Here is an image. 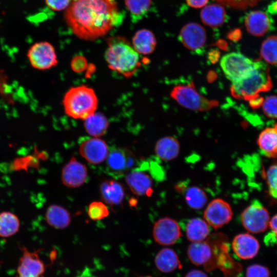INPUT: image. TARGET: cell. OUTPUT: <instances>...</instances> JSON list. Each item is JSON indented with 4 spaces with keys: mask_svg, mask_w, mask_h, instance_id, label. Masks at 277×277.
Returning a JSON list of instances; mask_svg holds the SVG:
<instances>
[{
    "mask_svg": "<svg viewBox=\"0 0 277 277\" xmlns=\"http://www.w3.org/2000/svg\"><path fill=\"white\" fill-rule=\"evenodd\" d=\"M232 248L235 254L244 260L254 258L258 253L260 244L252 235L245 233L236 235L232 242Z\"/></svg>",
    "mask_w": 277,
    "mask_h": 277,
    "instance_id": "obj_17",
    "label": "cell"
},
{
    "mask_svg": "<svg viewBox=\"0 0 277 277\" xmlns=\"http://www.w3.org/2000/svg\"><path fill=\"white\" fill-rule=\"evenodd\" d=\"M268 11L272 14H277V1L272 2L268 6Z\"/></svg>",
    "mask_w": 277,
    "mask_h": 277,
    "instance_id": "obj_46",
    "label": "cell"
},
{
    "mask_svg": "<svg viewBox=\"0 0 277 277\" xmlns=\"http://www.w3.org/2000/svg\"><path fill=\"white\" fill-rule=\"evenodd\" d=\"M155 264L159 270L169 273L182 268V265L176 252L172 249L165 248L161 249L155 258Z\"/></svg>",
    "mask_w": 277,
    "mask_h": 277,
    "instance_id": "obj_24",
    "label": "cell"
},
{
    "mask_svg": "<svg viewBox=\"0 0 277 277\" xmlns=\"http://www.w3.org/2000/svg\"><path fill=\"white\" fill-rule=\"evenodd\" d=\"M153 237L158 244L168 246L175 244L182 236L177 222L168 217L161 218L154 224Z\"/></svg>",
    "mask_w": 277,
    "mask_h": 277,
    "instance_id": "obj_11",
    "label": "cell"
},
{
    "mask_svg": "<svg viewBox=\"0 0 277 277\" xmlns=\"http://www.w3.org/2000/svg\"><path fill=\"white\" fill-rule=\"evenodd\" d=\"M31 65L35 69H49L57 64L54 47L48 42H39L32 45L27 52Z\"/></svg>",
    "mask_w": 277,
    "mask_h": 277,
    "instance_id": "obj_9",
    "label": "cell"
},
{
    "mask_svg": "<svg viewBox=\"0 0 277 277\" xmlns=\"http://www.w3.org/2000/svg\"><path fill=\"white\" fill-rule=\"evenodd\" d=\"M170 95L181 106L193 111H206L219 105L217 101L209 100L200 94L192 82L174 86Z\"/></svg>",
    "mask_w": 277,
    "mask_h": 277,
    "instance_id": "obj_5",
    "label": "cell"
},
{
    "mask_svg": "<svg viewBox=\"0 0 277 277\" xmlns=\"http://www.w3.org/2000/svg\"><path fill=\"white\" fill-rule=\"evenodd\" d=\"M249 101L250 107L253 109H257L262 106L264 98L260 95L251 98Z\"/></svg>",
    "mask_w": 277,
    "mask_h": 277,
    "instance_id": "obj_41",
    "label": "cell"
},
{
    "mask_svg": "<svg viewBox=\"0 0 277 277\" xmlns=\"http://www.w3.org/2000/svg\"><path fill=\"white\" fill-rule=\"evenodd\" d=\"M257 144L264 155L269 158L277 157V123L260 133Z\"/></svg>",
    "mask_w": 277,
    "mask_h": 277,
    "instance_id": "obj_20",
    "label": "cell"
},
{
    "mask_svg": "<svg viewBox=\"0 0 277 277\" xmlns=\"http://www.w3.org/2000/svg\"><path fill=\"white\" fill-rule=\"evenodd\" d=\"M200 16L205 25L214 28L224 23L226 18V12L222 5L211 4L203 8L201 11Z\"/></svg>",
    "mask_w": 277,
    "mask_h": 277,
    "instance_id": "obj_25",
    "label": "cell"
},
{
    "mask_svg": "<svg viewBox=\"0 0 277 277\" xmlns=\"http://www.w3.org/2000/svg\"><path fill=\"white\" fill-rule=\"evenodd\" d=\"M264 113L269 118H277V96L270 95L264 100L262 105Z\"/></svg>",
    "mask_w": 277,
    "mask_h": 277,
    "instance_id": "obj_35",
    "label": "cell"
},
{
    "mask_svg": "<svg viewBox=\"0 0 277 277\" xmlns=\"http://www.w3.org/2000/svg\"><path fill=\"white\" fill-rule=\"evenodd\" d=\"M100 190L103 200L111 206L121 204L124 198V188L116 181L110 180L103 182Z\"/></svg>",
    "mask_w": 277,
    "mask_h": 277,
    "instance_id": "obj_21",
    "label": "cell"
},
{
    "mask_svg": "<svg viewBox=\"0 0 277 277\" xmlns=\"http://www.w3.org/2000/svg\"><path fill=\"white\" fill-rule=\"evenodd\" d=\"M135 164V159L132 153L121 148H112L107 157V167L116 174H122Z\"/></svg>",
    "mask_w": 277,
    "mask_h": 277,
    "instance_id": "obj_16",
    "label": "cell"
},
{
    "mask_svg": "<svg viewBox=\"0 0 277 277\" xmlns=\"http://www.w3.org/2000/svg\"><path fill=\"white\" fill-rule=\"evenodd\" d=\"M272 87L268 66L258 60L255 68L249 74L232 83L230 93L235 98L248 101L259 96L260 93L270 90Z\"/></svg>",
    "mask_w": 277,
    "mask_h": 277,
    "instance_id": "obj_3",
    "label": "cell"
},
{
    "mask_svg": "<svg viewBox=\"0 0 277 277\" xmlns=\"http://www.w3.org/2000/svg\"><path fill=\"white\" fill-rule=\"evenodd\" d=\"M64 16L76 36L92 41L121 25L124 14L116 0H70Z\"/></svg>",
    "mask_w": 277,
    "mask_h": 277,
    "instance_id": "obj_1",
    "label": "cell"
},
{
    "mask_svg": "<svg viewBox=\"0 0 277 277\" xmlns=\"http://www.w3.org/2000/svg\"><path fill=\"white\" fill-rule=\"evenodd\" d=\"M132 41L134 49L138 53L144 55L152 53L156 45V40L154 34L146 29L136 31Z\"/></svg>",
    "mask_w": 277,
    "mask_h": 277,
    "instance_id": "obj_22",
    "label": "cell"
},
{
    "mask_svg": "<svg viewBox=\"0 0 277 277\" xmlns=\"http://www.w3.org/2000/svg\"><path fill=\"white\" fill-rule=\"evenodd\" d=\"M88 214L92 220H100L107 216L109 211L103 203L93 202L89 205Z\"/></svg>",
    "mask_w": 277,
    "mask_h": 277,
    "instance_id": "obj_34",
    "label": "cell"
},
{
    "mask_svg": "<svg viewBox=\"0 0 277 277\" xmlns=\"http://www.w3.org/2000/svg\"><path fill=\"white\" fill-rule=\"evenodd\" d=\"M253 61L240 52H233L224 55L220 61L225 75L232 83L241 80L249 74L255 68Z\"/></svg>",
    "mask_w": 277,
    "mask_h": 277,
    "instance_id": "obj_6",
    "label": "cell"
},
{
    "mask_svg": "<svg viewBox=\"0 0 277 277\" xmlns=\"http://www.w3.org/2000/svg\"><path fill=\"white\" fill-rule=\"evenodd\" d=\"M269 227L273 234V237L277 240V214L274 215L269 221Z\"/></svg>",
    "mask_w": 277,
    "mask_h": 277,
    "instance_id": "obj_42",
    "label": "cell"
},
{
    "mask_svg": "<svg viewBox=\"0 0 277 277\" xmlns=\"http://www.w3.org/2000/svg\"><path fill=\"white\" fill-rule=\"evenodd\" d=\"M179 38L187 49L192 51L201 49L206 41V33L203 26L196 23H189L184 26Z\"/></svg>",
    "mask_w": 277,
    "mask_h": 277,
    "instance_id": "obj_14",
    "label": "cell"
},
{
    "mask_svg": "<svg viewBox=\"0 0 277 277\" xmlns=\"http://www.w3.org/2000/svg\"><path fill=\"white\" fill-rule=\"evenodd\" d=\"M241 220L248 231L258 233L265 231L269 226V214L260 201L254 200L243 210Z\"/></svg>",
    "mask_w": 277,
    "mask_h": 277,
    "instance_id": "obj_8",
    "label": "cell"
},
{
    "mask_svg": "<svg viewBox=\"0 0 277 277\" xmlns=\"http://www.w3.org/2000/svg\"><path fill=\"white\" fill-rule=\"evenodd\" d=\"M185 229L188 240L192 242L204 241L210 231L208 224L199 217L190 219L187 223Z\"/></svg>",
    "mask_w": 277,
    "mask_h": 277,
    "instance_id": "obj_27",
    "label": "cell"
},
{
    "mask_svg": "<svg viewBox=\"0 0 277 277\" xmlns=\"http://www.w3.org/2000/svg\"><path fill=\"white\" fill-rule=\"evenodd\" d=\"M220 57V52L218 50H213L209 52L208 54V58L209 61L212 63H214Z\"/></svg>",
    "mask_w": 277,
    "mask_h": 277,
    "instance_id": "obj_45",
    "label": "cell"
},
{
    "mask_svg": "<svg viewBox=\"0 0 277 277\" xmlns=\"http://www.w3.org/2000/svg\"><path fill=\"white\" fill-rule=\"evenodd\" d=\"M185 200L190 208L199 210L205 206L207 201V197L202 189L194 186L186 189Z\"/></svg>",
    "mask_w": 277,
    "mask_h": 277,
    "instance_id": "obj_30",
    "label": "cell"
},
{
    "mask_svg": "<svg viewBox=\"0 0 277 277\" xmlns=\"http://www.w3.org/2000/svg\"><path fill=\"white\" fill-rule=\"evenodd\" d=\"M222 5L232 8L244 9L252 7L258 4L260 0H216Z\"/></svg>",
    "mask_w": 277,
    "mask_h": 277,
    "instance_id": "obj_36",
    "label": "cell"
},
{
    "mask_svg": "<svg viewBox=\"0 0 277 277\" xmlns=\"http://www.w3.org/2000/svg\"><path fill=\"white\" fill-rule=\"evenodd\" d=\"M79 151L89 163L99 164L107 157L109 150L105 141L96 137L86 138L80 144Z\"/></svg>",
    "mask_w": 277,
    "mask_h": 277,
    "instance_id": "obj_13",
    "label": "cell"
},
{
    "mask_svg": "<svg viewBox=\"0 0 277 277\" xmlns=\"http://www.w3.org/2000/svg\"><path fill=\"white\" fill-rule=\"evenodd\" d=\"M265 177L270 195L277 199V161L268 168Z\"/></svg>",
    "mask_w": 277,
    "mask_h": 277,
    "instance_id": "obj_33",
    "label": "cell"
},
{
    "mask_svg": "<svg viewBox=\"0 0 277 277\" xmlns=\"http://www.w3.org/2000/svg\"><path fill=\"white\" fill-rule=\"evenodd\" d=\"M63 104L67 115L85 120L95 112L98 100L93 89L81 85L71 87L66 92Z\"/></svg>",
    "mask_w": 277,
    "mask_h": 277,
    "instance_id": "obj_4",
    "label": "cell"
},
{
    "mask_svg": "<svg viewBox=\"0 0 277 277\" xmlns=\"http://www.w3.org/2000/svg\"><path fill=\"white\" fill-rule=\"evenodd\" d=\"M45 217L49 225L60 229L66 228L71 221L68 211L56 205H52L48 207Z\"/></svg>",
    "mask_w": 277,
    "mask_h": 277,
    "instance_id": "obj_26",
    "label": "cell"
},
{
    "mask_svg": "<svg viewBox=\"0 0 277 277\" xmlns=\"http://www.w3.org/2000/svg\"><path fill=\"white\" fill-rule=\"evenodd\" d=\"M185 277H208V276L202 271L194 269L188 272Z\"/></svg>",
    "mask_w": 277,
    "mask_h": 277,
    "instance_id": "obj_43",
    "label": "cell"
},
{
    "mask_svg": "<svg viewBox=\"0 0 277 277\" xmlns=\"http://www.w3.org/2000/svg\"><path fill=\"white\" fill-rule=\"evenodd\" d=\"M247 31L255 36H262L270 29L271 20L269 16L261 11H252L246 16L244 21Z\"/></svg>",
    "mask_w": 277,
    "mask_h": 277,
    "instance_id": "obj_18",
    "label": "cell"
},
{
    "mask_svg": "<svg viewBox=\"0 0 277 277\" xmlns=\"http://www.w3.org/2000/svg\"><path fill=\"white\" fill-rule=\"evenodd\" d=\"M217 244V240L213 234L205 241L193 242L187 250L189 260L196 265H203L206 270H213Z\"/></svg>",
    "mask_w": 277,
    "mask_h": 277,
    "instance_id": "obj_7",
    "label": "cell"
},
{
    "mask_svg": "<svg viewBox=\"0 0 277 277\" xmlns=\"http://www.w3.org/2000/svg\"><path fill=\"white\" fill-rule=\"evenodd\" d=\"M203 216L209 225L217 229L231 221L233 212L230 205L226 201L222 199H215L206 207Z\"/></svg>",
    "mask_w": 277,
    "mask_h": 277,
    "instance_id": "obj_10",
    "label": "cell"
},
{
    "mask_svg": "<svg viewBox=\"0 0 277 277\" xmlns=\"http://www.w3.org/2000/svg\"><path fill=\"white\" fill-rule=\"evenodd\" d=\"M260 55L266 62L277 65V35L269 36L263 42Z\"/></svg>",
    "mask_w": 277,
    "mask_h": 277,
    "instance_id": "obj_31",
    "label": "cell"
},
{
    "mask_svg": "<svg viewBox=\"0 0 277 277\" xmlns=\"http://www.w3.org/2000/svg\"><path fill=\"white\" fill-rule=\"evenodd\" d=\"M142 277H151L150 276H142Z\"/></svg>",
    "mask_w": 277,
    "mask_h": 277,
    "instance_id": "obj_47",
    "label": "cell"
},
{
    "mask_svg": "<svg viewBox=\"0 0 277 277\" xmlns=\"http://www.w3.org/2000/svg\"><path fill=\"white\" fill-rule=\"evenodd\" d=\"M107 43L105 58L109 68L126 77L132 76L140 65L139 53L124 37H109Z\"/></svg>",
    "mask_w": 277,
    "mask_h": 277,
    "instance_id": "obj_2",
    "label": "cell"
},
{
    "mask_svg": "<svg viewBox=\"0 0 277 277\" xmlns=\"http://www.w3.org/2000/svg\"><path fill=\"white\" fill-rule=\"evenodd\" d=\"M187 4L194 8H200L204 7L208 2V0H186Z\"/></svg>",
    "mask_w": 277,
    "mask_h": 277,
    "instance_id": "obj_40",
    "label": "cell"
},
{
    "mask_svg": "<svg viewBox=\"0 0 277 277\" xmlns=\"http://www.w3.org/2000/svg\"><path fill=\"white\" fill-rule=\"evenodd\" d=\"M17 269L16 277H43L45 271L44 262L38 256V250L30 252L25 247Z\"/></svg>",
    "mask_w": 277,
    "mask_h": 277,
    "instance_id": "obj_12",
    "label": "cell"
},
{
    "mask_svg": "<svg viewBox=\"0 0 277 277\" xmlns=\"http://www.w3.org/2000/svg\"><path fill=\"white\" fill-rule=\"evenodd\" d=\"M241 35L240 30L239 29H235L228 34V37L231 41H238L241 38Z\"/></svg>",
    "mask_w": 277,
    "mask_h": 277,
    "instance_id": "obj_44",
    "label": "cell"
},
{
    "mask_svg": "<svg viewBox=\"0 0 277 277\" xmlns=\"http://www.w3.org/2000/svg\"><path fill=\"white\" fill-rule=\"evenodd\" d=\"M180 145L179 141L172 136H165L156 143L155 152L161 160L169 161L175 159L179 155Z\"/></svg>",
    "mask_w": 277,
    "mask_h": 277,
    "instance_id": "obj_23",
    "label": "cell"
},
{
    "mask_svg": "<svg viewBox=\"0 0 277 277\" xmlns=\"http://www.w3.org/2000/svg\"><path fill=\"white\" fill-rule=\"evenodd\" d=\"M84 126L89 135L98 137L106 133L109 122L102 113L95 112L85 120Z\"/></svg>",
    "mask_w": 277,
    "mask_h": 277,
    "instance_id": "obj_28",
    "label": "cell"
},
{
    "mask_svg": "<svg viewBox=\"0 0 277 277\" xmlns=\"http://www.w3.org/2000/svg\"><path fill=\"white\" fill-rule=\"evenodd\" d=\"M70 65L71 69L76 72L84 71L88 66L86 58L82 55H77L73 57Z\"/></svg>",
    "mask_w": 277,
    "mask_h": 277,
    "instance_id": "obj_38",
    "label": "cell"
},
{
    "mask_svg": "<svg viewBox=\"0 0 277 277\" xmlns=\"http://www.w3.org/2000/svg\"><path fill=\"white\" fill-rule=\"evenodd\" d=\"M70 0H45L46 5L54 11H61L66 9Z\"/></svg>",
    "mask_w": 277,
    "mask_h": 277,
    "instance_id": "obj_39",
    "label": "cell"
},
{
    "mask_svg": "<svg viewBox=\"0 0 277 277\" xmlns=\"http://www.w3.org/2000/svg\"><path fill=\"white\" fill-rule=\"evenodd\" d=\"M270 272L267 268L259 264L249 266L246 270V277H269Z\"/></svg>",
    "mask_w": 277,
    "mask_h": 277,
    "instance_id": "obj_37",
    "label": "cell"
},
{
    "mask_svg": "<svg viewBox=\"0 0 277 277\" xmlns=\"http://www.w3.org/2000/svg\"><path fill=\"white\" fill-rule=\"evenodd\" d=\"M126 182L131 191L136 195L149 196L152 193V179L141 170L129 173L126 176Z\"/></svg>",
    "mask_w": 277,
    "mask_h": 277,
    "instance_id": "obj_19",
    "label": "cell"
},
{
    "mask_svg": "<svg viewBox=\"0 0 277 277\" xmlns=\"http://www.w3.org/2000/svg\"><path fill=\"white\" fill-rule=\"evenodd\" d=\"M151 2L152 0H125L132 21L135 22L142 19L149 9Z\"/></svg>",
    "mask_w": 277,
    "mask_h": 277,
    "instance_id": "obj_32",
    "label": "cell"
},
{
    "mask_svg": "<svg viewBox=\"0 0 277 277\" xmlns=\"http://www.w3.org/2000/svg\"><path fill=\"white\" fill-rule=\"evenodd\" d=\"M19 220L14 213L9 211L0 213V236L10 237L19 230Z\"/></svg>",
    "mask_w": 277,
    "mask_h": 277,
    "instance_id": "obj_29",
    "label": "cell"
},
{
    "mask_svg": "<svg viewBox=\"0 0 277 277\" xmlns=\"http://www.w3.org/2000/svg\"><path fill=\"white\" fill-rule=\"evenodd\" d=\"M87 177L86 167L73 156L62 169V181L63 184L68 187L81 186L85 182Z\"/></svg>",
    "mask_w": 277,
    "mask_h": 277,
    "instance_id": "obj_15",
    "label": "cell"
}]
</instances>
